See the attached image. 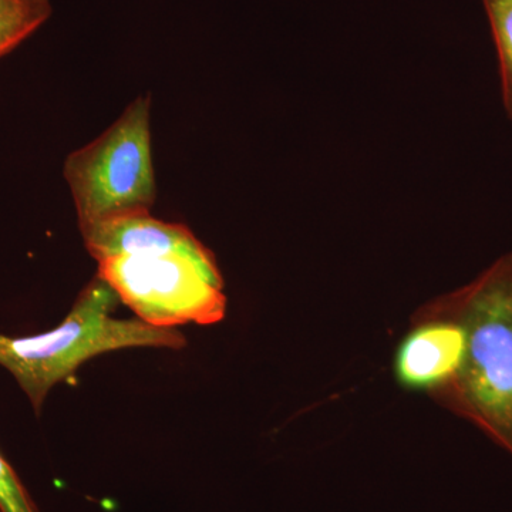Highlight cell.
I'll list each match as a JSON object with an SVG mask.
<instances>
[{"mask_svg":"<svg viewBox=\"0 0 512 512\" xmlns=\"http://www.w3.org/2000/svg\"><path fill=\"white\" fill-rule=\"evenodd\" d=\"M421 308L457 320L466 333L456 375L431 396L512 456V252Z\"/></svg>","mask_w":512,"mask_h":512,"instance_id":"1","label":"cell"},{"mask_svg":"<svg viewBox=\"0 0 512 512\" xmlns=\"http://www.w3.org/2000/svg\"><path fill=\"white\" fill-rule=\"evenodd\" d=\"M119 302V295L97 275L56 329L26 338L0 335V366L15 377L36 413L52 387L93 357L128 348H184L183 333L173 328L114 318Z\"/></svg>","mask_w":512,"mask_h":512,"instance_id":"2","label":"cell"},{"mask_svg":"<svg viewBox=\"0 0 512 512\" xmlns=\"http://www.w3.org/2000/svg\"><path fill=\"white\" fill-rule=\"evenodd\" d=\"M80 231L150 214L157 197L151 156L150 99L134 100L120 119L64 163Z\"/></svg>","mask_w":512,"mask_h":512,"instance_id":"3","label":"cell"},{"mask_svg":"<svg viewBox=\"0 0 512 512\" xmlns=\"http://www.w3.org/2000/svg\"><path fill=\"white\" fill-rule=\"evenodd\" d=\"M138 319L157 328L224 319L227 296L221 275L180 254L120 255L99 262V274Z\"/></svg>","mask_w":512,"mask_h":512,"instance_id":"4","label":"cell"},{"mask_svg":"<svg viewBox=\"0 0 512 512\" xmlns=\"http://www.w3.org/2000/svg\"><path fill=\"white\" fill-rule=\"evenodd\" d=\"M464 349L466 333L457 320L417 309L394 355L397 383L407 390L436 392L456 375Z\"/></svg>","mask_w":512,"mask_h":512,"instance_id":"5","label":"cell"},{"mask_svg":"<svg viewBox=\"0 0 512 512\" xmlns=\"http://www.w3.org/2000/svg\"><path fill=\"white\" fill-rule=\"evenodd\" d=\"M84 244L97 262L120 255L180 254L202 268L221 275L215 256L190 229L147 215L117 218L82 231Z\"/></svg>","mask_w":512,"mask_h":512,"instance_id":"6","label":"cell"},{"mask_svg":"<svg viewBox=\"0 0 512 512\" xmlns=\"http://www.w3.org/2000/svg\"><path fill=\"white\" fill-rule=\"evenodd\" d=\"M52 10L50 0H0V57L35 33Z\"/></svg>","mask_w":512,"mask_h":512,"instance_id":"7","label":"cell"},{"mask_svg":"<svg viewBox=\"0 0 512 512\" xmlns=\"http://www.w3.org/2000/svg\"><path fill=\"white\" fill-rule=\"evenodd\" d=\"M500 60L505 110L512 120V0H483Z\"/></svg>","mask_w":512,"mask_h":512,"instance_id":"8","label":"cell"},{"mask_svg":"<svg viewBox=\"0 0 512 512\" xmlns=\"http://www.w3.org/2000/svg\"><path fill=\"white\" fill-rule=\"evenodd\" d=\"M0 512H39L12 466L0 454Z\"/></svg>","mask_w":512,"mask_h":512,"instance_id":"9","label":"cell"}]
</instances>
